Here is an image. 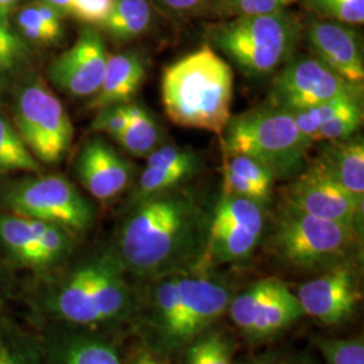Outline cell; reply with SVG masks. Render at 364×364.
Masks as SVG:
<instances>
[{"label":"cell","instance_id":"1","mask_svg":"<svg viewBox=\"0 0 364 364\" xmlns=\"http://www.w3.org/2000/svg\"><path fill=\"white\" fill-rule=\"evenodd\" d=\"M210 218L180 186L129 204L114 248L127 275L150 281L197 270L208 242Z\"/></svg>","mask_w":364,"mask_h":364},{"label":"cell","instance_id":"2","mask_svg":"<svg viewBox=\"0 0 364 364\" xmlns=\"http://www.w3.org/2000/svg\"><path fill=\"white\" fill-rule=\"evenodd\" d=\"M66 264V263H65ZM26 301L41 321L109 332L134 321L138 296L114 248L34 278Z\"/></svg>","mask_w":364,"mask_h":364},{"label":"cell","instance_id":"3","mask_svg":"<svg viewBox=\"0 0 364 364\" xmlns=\"http://www.w3.org/2000/svg\"><path fill=\"white\" fill-rule=\"evenodd\" d=\"M161 91L166 115L177 126L221 136L231 120L234 72L210 45L168 66Z\"/></svg>","mask_w":364,"mask_h":364},{"label":"cell","instance_id":"4","mask_svg":"<svg viewBox=\"0 0 364 364\" xmlns=\"http://www.w3.org/2000/svg\"><path fill=\"white\" fill-rule=\"evenodd\" d=\"M266 246L287 269L317 274L358 262L362 234L356 228L314 218L281 201L270 223Z\"/></svg>","mask_w":364,"mask_h":364},{"label":"cell","instance_id":"5","mask_svg":"<svg viewBox=\"0 0 364 364\" xmlns=\"http://www.w3.org/2000/svg\"><path fill=\"white\" fill-rule=\"evenodd\" d=\"M312 144L287 109L272 105L231 117L221 135L224 153L258 161L275 180H291L305 169Z\"/></svg>","mask_w":364,"mask_h":364},{"label":"cell","instance_id":"6","mask_svg":"<svg viewBox=\"0 0 364 364\" xmlns=\"http://www.w3.org/2000/svg\"><path fill=\"white\" fill-rule=\"evenodd\" d=\"M302 27L285 10L237 16L208 27L210 46L223 53L250 77L273 73L294 54Z\"/></svg>","mask_w":364,"mask_h":364},{"label":"cell","instance_id":"7","mask_svg":"<svg viewBox=\"0 0 364 364\" xmlns=\"http://www.w3.org/2000/svg\"><path fill=\"white\" fill-rule=\"evenodd\" d=\"M0 210L57 224L70 234H85L95 223V207L63 174L30 173L0 182Z\"/></svg>","mask_w":364,"mask_h":364},{"label":"cell","instance_id":"8","mask_svg":"<svg viewBox=\"0 0 364 364\" xmlns=\"http://www.w3.org/2000/svg\"><path fill=\"white\" fill-rule=\"evenodd\" d=\"M14 126L39 164H55L73 141L65 107L43 80L28 75L15 90Z\"/></svg>","mask_w":364,"mask_h":364},{"label":"cell","instance_id":"9","mask_svg":"<svg viewBox=\"0 0 364 364\" xmlns=\"http://www.w3.org/2000/svg\"><path fill=\"white\" fill-rule=\"evenodd\" d=\"M234 290L208 270L185 272L181 296L173 318L146 348L158 355L182 351L197 336L215 326L228 311Z\"/></svg>","mask_w":364,"mask_h":364},{"label":"cell","instance_id":"10","mask_svg":"<svg viewBox=\"0 0 364 364\" xmlns=\"http://www.w3.org/2000/svg\"><path fill=\"white\" fill-rule=\"evenodd\" d=\"M76 236L48 221L0 210V254L14 270L41 278L70 258Z\"/></svg>","mask_w":364,"mask_h":364},{"label":"cell","instance_id":"11","mask_svg":"<svg viewBox=\"0 0 364 364\" xmlns=\"http://www.w3.org/2000/svg\"><path fill=\"white\" fill-rule=\"evenodd\" d=\"M266 232L264 205L254 200L224 195L210 218L208 242L197 270L250 258Z\"/></svg>","mask_w":364,"mask_h":364},{"label":"cell","instance_id":"12","mask_svg":"<svg viewBox=\"0 0 364 364\" xmlns=\"http://www.w3.org/2000/svg\"><path fill=\"white\" fill-rule=\"evenodd\" d=\"M282 195V201L290 207L360 231L364 200L346 191L313 161L290 180Z\"/></svg>","mask_w":364,"mask_h":364},{"label":"cell","instance_id":"13","mask_svg":"<svg viewBox=\"0 0 364 364\" xmlns=\"http://www.w3.org/2000/svg\"><path fill=\"white\" fill-rule=\"evenodd\" d=\"M358 262L343 263L302 282L296 293L304 314L326 326L351 320L363 293Z\"/></svg>","mask_w":364,"mask_h":364},{"label":"cell","instance_id":"14","mask_svg":"<svg viewBox=\"0 0 364 364\" xmlns=\"http://www.w3.org/2000/svg\"><path fill=\"white\" fill-rule=\"evenodd\" d=\"M358 90L362 88L347 82L314 55L293 54L274 78L269 105L284 109L312 107Z\"/></svg>","mask_w":364,"mask_h":364},{"label":"cell","instance_id":"15","mask_svg":"<svg viewBox=\"0 0 364 364\" xmlns=\"http://www.w3.org/2000/svg\"><path fill=\"white\" fill-rule=\"evenodd\" d=\"M108 55L103 37L95 28H84L76 42L48 66V77L72 97L95 96L102 85Z\"/></svg>","mask_w":364,"mask_h":364},{"label":"cell","instance_id":"16","mask_svg":"<svg viewBox=\"0 0 364 364\" xmlns=\"http://www.w3.org/2000/svg\"><path fill=\"white\" fill-rule=\"evenodd\" d=\"M45 364H124L108 332L42 321Z\"/></svg>","mask_w":364,"mask_h":364},{"label":"cell","instance_id":"17","mask_svg":"<svg viewBox=\"0 0 364 364\" xmlns=\"http://www.w3.org/2000/svg\"><path fill=\"white\" fill-rule=\"evenodd\" d=\"M306 38L316 58L353 87H363V50L353 28L335 21H316L308 27Z\"/></svg>","mask_w":364,"mask_h":364},{"label":"cell","instance_id":"18","mask_svg":"<svg viewBox=\"0 0 364 364\" xmlns=\"http://www.w3.org/2000/svg\"><path fill=\"white\" fill-rule=\"evenodd\" d=\"M75 169L82 188L103 203L124 192L132 180V166L102 138L82 146Z\"/></svg>","mask_w":364,"mask_h":364},{"label":"cell","instance_id":"19","mask_svg":"<svg viewBox=\"0 0 364 364\" xmlns=\"http://www.w3.org/2000/svg\"><path fill=\"white\" fill-rule=\"evenodd\" d=\"M144 76L146 68L138 53L124 52L108 55L103 81L92 99L91 108L102 109L108 105L130 103L144 84Z\"/></svg>","mask_w":364,"mask_h":364},{"label":"cell","instance_id":"20","mask_svg":"<svg viewBox=\"0 0 364 364\" xmlns=\"http://www.w3.org/2000/svg\"><path fill=\"white\" fill-rule=\"evenodd\" d=\"M351 195L364 200V144L362 136L326 142L313 159Z\"/></svg>","mask_w":364,"mask_h":364},{"label":"cell","instance_id":"21","mask_svg":"<svg viewBox=\"0 0 364 364\" xmlns=\"http://www.w3.org/2000/svg\"><path fill=\"white\" fill-rule=\"evenodd\" d=\"M31 64V45L13 27L10 18L0 16V92L28 76Z\"/></svg>","mask_w":364,"mask_h":364},{"label":"cell","instance_id":"22","mask_svg":"<svg viewBox=\"0 0 364 364\" xmlns=\"http://www.w3.org/2000/svg\"><path fill=\"white\" fill-rule=\"evenodd\" d=\"M147 0H115L100 27L117 43H127L144 36L151 25Z\"/></svg>","mask_w":364,"mask_h":364},{"label":"cell","instance_id":"23","mask_svg":"<svg viewBox=\"0 0 364 364\" xmlns=\"http://www.w3.org/2000/svg\"><path fill=\"white\" fill-rule=\"evenodd\" d=\"M0 364H45L38 332L0 313Z\"/></svg>","mask_w":364,"mask_h":364},{"label":"cell","instance_id":"24","mask_svg":"<svg viewBox=\"0 0 364 364\" xmlns=\"http://www.w3.org/2000/svg\"><path fill=\"white\" fill-rule=\"evenodd\" d=\"M287 287V284L281 279L266 278L250 285L239 294H234L227 311L234 326L246 335L262 309H264Z\"/></svg>","mask_w":364,"mask_h":364},{"label":"cell","instance_id":"25","mask_svg":"<svg viewBox=\"0 0 364 364\" xmlns=\"http://www.w3.org/2000/svg\"><path fill=\"white\" fill-rule=\"evenodd\" d=\"M304 316L296 293L287 287L257 316L245 335L250 340H267L284 332Z\"/></svg>","mask_w":364,"mask_h":364},{"label":"cell","instance_id":"26","mask_svg":"<svg viewBox=\"0 0 364 364\" xmlns=\"http://www.w3.org/2000/svg\"><path fill=\"white\" fill-rule=\"evenodd\" d=\"M129 124L115 138L117 144L130 154L147 158L158 147L162 132L154 117L138 103H127Z\"/></svg>","mask_w":364,"mask_h":364},{"label":"cell","instance_id":"27","mask_svg":"<svg viewBox=\"0 0 364 364\" xmlns=\"http://www.w3.org/2000/svg\"><path fill=\"white\" fill-rule=\"evenodd\" d=\"M41 164L22 141L9 117L0 112V173L25 171L38 173Z\"/></svg>","mask_w":364,"mask_h":364},{"label":"cell","instance_id":"28","mask_svg":"<svg viewBox=\"0 0 364 364\" xmlns=\"http://www.w3.org/2000/svg\"><path fill=\"white\" fill-rule=\"evenodd\" d=\"M185 364H234V344L230 338L213 326L189 343Z\"/></svg>","mask_w":364,"mask_h":364},{"label":"cell","instance_id":"29","mask_svg":"<svg viewBox=\"0 0 364 364\" xmlns=\"http://www.w3.org/2000/svg\"><path fill=\"white\" fill-rule=\"evenodd\" d=\"M224 168L234 171L235 174L254 186L259 192L264 203L270 200L275 178L272 171L260 165L258 161L243 154L224 153Z\"/></svg>","mask_w":364,"mask_h":364},{"label":"cell","instance_id":"30","mask_svg":"<svg viewBox=\"0 0 364 364\" xmlns=\"http://www.w3.org/2000/svg\"><path fill=\"white\" fill-rule=\"evenodd\" d=\"M363 122L360 97L353 99L338 115L324 123L317 135V142L344 141L353 136Z\"/></svg>","mask_w":364,"mask_h":364},{"label":"cell","instance_id":"31","mask_svg":"<svg viewBox=\"0 0 364 364\" xmlns=\"http://www.w3.org/2000/svg\"><path fill=\"white\" fill-rule=\"evenodd\" d=\"M16 30L30 45H53L63 37V28L49 25L33 4L16 15Z\"/></svg>","mask_w":364,"mask_h":364},{"label":"cell","instance_id":"32","mask_svg":"<svg viewBox=\"0 0 364 364\" xmlns=\"http://www.w3.org/2000/svg\"><path fill=\"white\" fill-rule=\"evenodd\" d=\"M146 166L177 171L189 178L197 173L200 164L198 158L192 151L183 150L177 146L165 144L156 147L153 153L149 154Z\"/></svg>","mask_w":364,"mask_h":364},{"label":"cell","instance_id":"33","mask_svg":"<svg viewBox=\"0 0 364 364\" xmlns=\"http://www.w3.org/2000/svg\"><path fill=\"white\" fill-rule=\"evenodd\" d=\"M316 346L326 364H364L363 338L316 340Z\"/></svg>","mask_w":364,"mask_h":364},{"label":"cell","instance_id":"34","mask_svg":"<svg viewBox=\"0 0 364 364\" xmlns=\"http://www.w3.org/2000/svg\"><path fill=\"white\" fill-rule=\"evenodd\" d=\"M188 177L177 171L146 166L130 196L129 204L180 186Z\"/></svg>","mask_w":364,"mask_h":364},{"label":"cell","instance_id":"35","mask_svg":"<svg viewBox=\"0 0 364 364\" xmlns=\"http://www.w3.org/2000/svg\"><path fill=\"white\" fill-rule=\"evenodd\" d=\"M306 4L329 21L344 25H363L364 0H306Z\"/></svg>","mask_w":364,"mask_h":364},{"label":"cell","instance_id":"36","mask_svg":"<svg viewBox=\"0 0 364 364\" xmlns=\"http://www.w3.org/2000/svg\"><path fill=\"white\" fill-rule=\"evenodd\" d=\"M299 0H220L216 14L224 16H254L282 11Z\"/></svg>","mask_w":364,"mask_h":364},{"label":"cell","instance_id":"37","mask_svg":"<svg viewBox=\"0 0 364 364\" xmlns=\"http://www.w3.org/2000/svg\"><path fill=\"white\" fill-rule=\"evenodd\" d=\"M129 124V111L126 105H114L97 109V115L92 122L91 129L95 132H102L117 138Z\"/></svg>","mask_w":364,"mask_h":364},{"label":"cell","instance_id":"38","mask_svg":"<svg viewBox=\"0 0 364 364\" xmlns=\"http://www.w3.org/2000/svg\"><path fill=\"white\" fill-rule=\"evenodd\" d=\"M114 1L115 0H73L70 15L84 23L100 26L111 11Z\"/></svg>","mask_w":364,"mask_h":364},{"label":"cell","instance_id":"39","mask_svg":"<svg viewBox=\"0 0 364 364\" xmlns=\"http://www.w3.org/2000/svg\"><path fill=\"white\" fill-rule=\"evenodd\" d=\"M158 7L174 15L216 13L220 0H154Z\"/></svg>","mask_w":364,"mask_h":364},{"label":"cell","instance_id":"40","mask_svg":"<svg viewBox=\"0 0 364 364\" xmlns=\"http://www.w3.org/2000/svg\"><path fill=\"white\" fill-rule=\"evenodd\" d=\"M296 122V126L299 132L311 142H317V135L321 127V119L317 111V105L312 107H304V108H293L287 109Z\"/></svg>","mask_w":364,"mask_h":364},{"label":"cell","instance_id":"41","mask_svg":"<svg viewBox=\"0 0 364 364\" xmlns=\"http://www.w3.org/2000/svg\"><path fill=\"white\" fill-rule=\"evenodd\" d=\"M15 291V270L0 254V313Z\"/></svg>","mask_w":364,"mask_h":364},{"label":"cell","instance_id":"42","mask_svg":"<svg viewBox=\"0 0 364 364\" xmlns=\"http://www.w3.org/2000/svg\"><path fill=\"white\" fill-rule=\"evenodd\" d=\"M124 364H168L165 363V360L161 358V355H158L156 352L149 350V348H139L138 351L134 352L130 358L127 359V362Z\"/></svg>","mask_w":364,"mask_h":364},{"label":"cell","instance_id":"43","mask_svg":"<svg viewBox=\"0 0 364 364\" xmlns=\"http://www.w3.org/2000/svg\"><path fill=\"white\" fill-rule=\"evenodd\" d=\"M42 1L50 4L63 16L72 14V1L73 0H42Z\"/></svg>","mask_w":364,"mask_h":364},{"label":"cell","instance_id":"44","mask_svg":"<svg viewBox=\"0 0 364 364\" xmlns=\"http://www.w3.org/2000/svg\"><path fill=\"white\" fill-rule=\"evenodd\" d=\"M21 0H0V16L10 18Z\"/></svg>","mask_w":364,"mask_h":364},{"label":"cell","instance_id":"45","mask_svg":"<svg viewBox=\"0 0 364 364\" xmlns=\"http://www.w3.org/2000/svg\"><path fill=\"white\" fill-rule=\"evenodd\" d=\"M296 364H314L313 363L312 360L311 359H302V360H299V362H297Z\"/></svg>","mask_w":364,"mask_h":364},{"label":"cell","instance_id":"46","mask_svg":"<svg viewBox=\"0 0 364 364\" xmlns=\"http://www.w3.org/2000/svg\"><path fill=\"white\" fill-rule=\"evenodd\" d=\"M245 364H269V363H266V362H262V360H258V362H250V363H245Z\"/></svg>","mask_w":364,"mask_h":364},{"label":"cell","instance_id":"47","mask_svg":"<svg viewBox=\"0 0 364 364\" xmlns=\"http://www.w3.org/2000/svg\"><path fill=\"white\" fill-rule=\"evenodd\" d=\"M4 177H6V174H4V173H0V182L4 180Z\"/></svg>","mask_w":364,"mask_h":364}]
</instances>
